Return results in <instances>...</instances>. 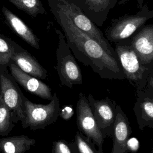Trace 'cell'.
Returning <instances> with one entry per match:
<instances>
[{
    "mask_svg": "<svg viewBox=\"0 0 153 153\" xmlns=\"http://www.w3.org/2000/svg\"><path fill=\"white\" fill-rule=\"evenodd\" d=\"M48 5L76 59L85 66H90L103 79H126L117 54L108 52L99 43L78 29L66 14L54 6Z\"/></svg>",
    "mask_w": 153,
    "mask_h": 153,
    "instance_id": "1",
    "label": "cell"
},
{
    "mask_svg": "<svg viewBox=\"0 0 153 153\" xmlns=\"http://www.w3.org/2000/svg\"><path fill=\"white\" fill-rule=\"evenodd\" d=\"M117 54L125 78L137 90H144L148 76L153 69L143 65L130 44V37L115 43Z\"/></svg>",
    "mask_w": 153,
    "mask_h": 153,
    "instance_id": "2",
    "label": "cell"
},
{
    "mask_svg": "<svg viewBox=\"0 0 153 153\" xmlns=\"http://www.w3.org/2000/svg\"><path fill=\"white\" fill-rule=\"evenodd\" d=\"M52 5L66 14L73 23L81 31L99 43L106 50L113 54H117L110 42L104 36L97 26L93 23L82 10L70 0H47Z\"/></svg>",
    "mask_w": 153,
    "mask_h": 153,
    "instance_id": "3",
    "label": "cell"
},
{
    "mask_svg": "<svg viewBox=\"0 0 153 153\" xmlns=\"http://www.w3.org/2000/svg\"><path fill=\"white\" fill-rule=\"evenodd\" d=\"M25 118L21 122L23 128L29 127L36 130L44 129L54 123L59 117L60 102L57 93H53V97L48 104H37L30 101L22 95Z\"/></svg>",
    "mask_w": 153,
    "mask_h": 153,
    "instance_id": "4",
    "label": "cell"
},
{
    "mask_svg": "<svg viewBox=\"0 0 153 153\" xmlns=\"http://www.w3.org/2000/svg\"><path fill=\"white\" fill-rule=\"evenodd\" d=\"M153 18V10H149L147 4L136 14H124L112 19L111 24L105 29L106 39L112 43L130 38L147 21Z\"/></svg>",
    "mask_w": 153,
    "mask_h": 153,
    "instance_id": "5",
    "label": "cell"
},
{
    "mask_svg": "<svg viewBox=\"0 0 153 153\" xmlns=\"http://www.w3.org/2000/svg\"><path fill=\"white\" fill-rule=\"evenodd\" d=\"M55 31L59 38L56 50L57 65L55 69L61 84L72 88L74 85L82 83L81 69L72 53L63 33L58 29H56Z\"/></svg>",
    "mask_w": 153,
    "mask_h": 153,
    "instance_id": "6",
    "label": "cell"
},
{
    "mask_svg": "<svg viewBox=\"0 0 153 153\" xmlns=\"http://www.w3.org/2000/svg\"><path fill=\"white\" fill-rule=\"evenodd\" d=\"M7 65H0V98L10 109L14 123L25 118L22 92L17 81L7 70Z\"/></svg>",
    "mask_w": 153,
    "mask_h": 153,
    "instance_id": "7",
    "label": "cell"
},
{
    "mask_svg": "<svg viewBox=\"0 0 153 153\" xmlns=\"http://www.w3.org/2000/svg\"><path fill=\"white\" fill-rule=\"evenodd\" d=\"M76 112V125L79 131L97 146L99 153H104L103 144L105 138L97 126L88 99L82 92L79 93Z\"/></svg>",
    "mask_w": 153,
    "mask_h": 153,
    "instance_id": "8",
    "label": "cell"
},
{
    "mask_svg": "<svg viewBox=\"0 0 153 153\" xmlns=\"http://www.w3.org/2000/svg\"><path fill=\"white\" fill-rule=\"evenodd\" d=\"M87 99L103 137H112L117 105L116 102L109 97L96 100L91 94H88Z\"/></svg>",
    "mask_w": 153,
    "mask_h": 153,
    "instance_id": "9",
    "label": "cell"
},
{
    "mask_svg": "<svg viewBox=\"0 0 153 153\" xmlns=\"http://www.w3.org/2000/svg\"><path fill=\"white\" fill-rule=\"evenodd\" d=\"M130 44L142 63L153 69V24L144 25L130 36Z\"/></svg>",
    "mask_w": 153,
    "mask_h": 153,
    "instance_id": "10",
    "label": "cell"
},
{
    "mask_svg": "<svg viewBox=\"0 0 153 153\" xmlns=\"http://www.w3.org/2000/svg\"><path fill=\"white\" fill-rule=\"evenodd\" d=\"M8 66L11 75L25 90L40 98L51 100L53 96L51 89L41 79L23 72L12 61Z\"/></svg>",
    "mask_w": 153,
    "mask_h": 153,
    "instance_id": "11",
    "label": "cell"
},
{
    "mask_svg": "<svg viewBox=\"0 0 153 153\" xmlns=\"http://www.w3.org/2000/svg\"><path fill=\"white\" fill-rule=\"evenodd\" d=\"M97 26H102L118 0H70Z\"/></svg>",
    "mask_w": 153,
    "mask_h": 153,
    "instance_id": "12",
    "label": "cell"
},
{
    "mask_svg": "<svg viewBox=\"0 0 153 153\" xmlns=\"http://www.w3.org/2000/svg\"><path fill=\"white\" fill-rule=\"evenodd\" d=\"M132 130L128 119L120 105L116 106V115L112 134L111 153H127V142Z\"/></svg>",
    "mask_w": 153,
    "mask_h": 153,
    "instance_id": "13",
    "label": "cell"
},
{
    "mask_svg": "<svg viewBox=\"0 0 153 153\" xmlns=\"http://www.w3.org/2000/svg\"><path fill=\"white\" fill-rule=\"evenodd\" d=\"M133 111L139 128H153V94L146 89L136 90Z\"/></svg>",
    "mask_w": 153,
    "mask_h": 153,
    "instance_id": "14",
    "label": "cell"
},
{
    "mask_svg": "<svg viewBox=\"0 0 153 153\" xmlns=\"http://www.w3.org/2000/svg\"><path fill=\"white\" fill-rule=\"evenodd\" d=\"M11 61L14 62L22 71L33 76L39 79H45L47 78V70L33 56L16 43Z\"/></svg>",
    "mask_w": 153,
    "mask_h": 153,
    "instance_id": "15",
    "label": "cell"
},
{
    "mask_svg": "<svg viewBox=\"0 0 153 153\" xmlns=\"http://www.w3.org/2000/svg\"><path fill=\"white\" fill-rule=\"evenodd\" d=\"M2 12L7 25L17 35L31 47L39 48V39L22 19L5 7L2 8Z\"/></svg>",
    "mask_w": 153,
    "mask_h": 153,
    "instance_id": "16",
    "label": "cell"
},
{
    "mask_svg": "<svg viewBox=\"0 0 153 153\" xmlns=\"http://www.w3.org/2000/svg\"><path fill=\"white\" fill-rule=\"evenodd\" d=\"M36 143L34 139L26 135L14 136L0 139L1 153H25Z\"/></svg>",
    "mask_w": 153,
    "mask_h": 153,
    "instance_id": "17",
    "label": "cell"
},
{
    "mask_svg": "<svg viewBox=\"0 0 153 153\" xmlns=\"http://www.w3.org/2000/svg\"><path fill=\"white\" fill-rule=\"evenodd\" d=\"M69 145L71 153H99L93 142L79 131L76 132Z\"/></svg>",
    "mask_w": 153,
    "mask_h": 153,
    "instance_id": "18",
    "label": "cell"
},
{
    "mask_svg": "<svg viewBox=\"0 0 153 153\" xmlns=\"http://www.w3.org/2000/svg\"><path fill=\"white\" fill-rule=\"evenodd\" d=\"M29 16L36 17L46 13L41 0H7Z\"/></svg>",
    "mask_w": 153,
    "mask_h": 153,
    "instance_id": "19",
    "label": "cell"
},
{
    "mask_svg": "<svg viewBox=\"0 0 153 153\" xmlns=\"http://www.w3.org/2000/svg\"><path fill=\"white\" fill-rule=\"evenodd\" d=\"M14 126L11 112L0 98V135L7 136Z\"/></svg>",
    "mask_w": 153,
    "mask_h": 153,
    "instance_id": "20",
    "label": "cell"
},
{
    "mask_svg": "<svg viewBox=\"0 0 153 153\" xmlns=\"http://www.w3.org/2000/svg\"><path fill=\"white\" fill-rule=\"evenodd\" d=\"M15 44L13 40L0 34V65H8L14 53Z\"/></svg>",
    "mask_w": 153,
    "mask_h": 153,
    "instance_id": "21",
    "label": "cell"
},
{
    "mask_svg": "<svg viewBox=\"0 0 153 153\" xmlns=\"http://www.w3.org/2000/svg\"><path fill=\"white\" fill-rule=\"evenodd\" d=\"M52 153H71L69 142L65 139L53 141Z\"/></svg>",
    "mask_w": 153,
    "mask_h": 153,
    "instance_id": "22",
    "label": "cell"
},
{
    "mask_svg": "<svg viewBox=\"0 0 153 153\" xmlns=\"http://www.w3.org/2000/svg\"><path fill=\"white\" fill-rule=\"evenodd\" d=\"M74 114V109L72 105H66L60 108L59 116L63 120H70Z\"/></svg>",
    "mask_w": 153,
    "mask_h": 153,
    "instance_id": "23",
    "label": "cell"
},
{
    "mask_svg": "<svg viewBox=\"0 0 153 153\" xmlns=\"http://www.w3.org/2000/svg\"><path fill=\"white\" fill-rule=\"evenodd\" d=\"M140 147L139 140L136 137H130L128 139L127 142V149L128 152L135 153L137 152Z\"/></svg>",
    "mask_w": 153,
    "mask_h": 153,
    "instance_id": "24",
    "label": "cell"
},
{
    "mask_svg": "<svg viewBox=\"0 0 153 153\" xmlns=\"http://www.w3.org/2000/svg\"><path fill=\"white\" fill-rule=\"evenodd\" d=\"M145 89H146L152 94H153V72H152V71L148 78L146 86Z\"/></svg>",
    "mask_w": 153,
    "mask_h": 153,
    "instance_id": "25",
    "label": "cell"
},
{
    "mask_svg": "<svg viewBox=\"0 0 153 153\" xmlns=\"http://www.w3.org/2000/svg\"><path fill=\"white\" fill-rule=\"evenodd\" d=\"M130 1H134V0H120L118 1V4L119 5H123L125 3ZM137 1V8L140 10L143 5V2L145 0H135Z\"/></svg>",
    "mask_w": 153,
    "mask_h": 153,
    "instance_id": "26",
    "label": "cell"
},
{
    "mask_svg": "<svg viewBox=\"0 0 153 153\" xmlns=\"http://www.w3.org/2000/svg\"><path fill=\"white\" fill-rule=\"evenodd\" d=\"M151 153H153V147H152V148L151 149Z\"/></svg>",
    "mask_w": 153,
    "mask_h": 153,
    "instance_id": "27",
    "label": "cell"
},
{
    "mask_svg": "<svg viewBox=\"0 0 153 153\" xmlns=\"http://www.w3.org/2000/svg\"><path fill=\"white\" fill-rule=\"evenodd\" d=\"M152 72H153V70H152Z\"/></svg>",
    "mask_w": 153,
    "mask_h": 153,
    "instance_id": "28",
    "label": "cell"
}]
</instances>
